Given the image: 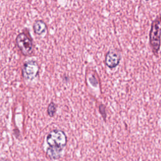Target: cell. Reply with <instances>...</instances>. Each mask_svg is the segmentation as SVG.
<instances>
[{
	"instance_id": "cell-6",
	"label": "cell",
	"mask_w": 161,
	"mask_h": 161,
	"mask_svg": "<svg viewBox=\"0 0 161 161\" xmlns=\"http://www.w3.org/2000/svg\"><path fill=\"white\" fill-rule=\"evenodd\" d=\"M33 30L35 35L38 36H43L47 32V24L43 20H36L33 25Z\"/></svg>"
},
{
	"instance_id": "cell-3",
	"label": "cell",
	"mask_w": 161,
	"mask_h": 161,
	"mask_svg": "<svg viewBox=\"0 0 161 161\" xmlns=\"http://www.w3.org/2000/svg\"><path fill=\"white\" fill-rule=\"evenodd\" d=\"M15 42L24 56H30L34 51V45L31 39L24 32L19 33L16 39Z\"/></svg>"
},
{
	"instance_id": "cell-8",
	"label": "cell",
	"mask_w": 161,
	"mask_h": 161,
	"mask_svg": "<svg viewBox=\"0 0 161 161\" xmlns=\"http://www.w3.org/2000/svg\"><path fill=\"white\" fill-rule=\"evenodd\" d=\"M99 111H100L101 114H102L103 118L105 119L106 116V112H105V106H104V105L103 104H100V106H99Z\"/></svg>"
},
{
	"instance_id": "cell-4",
	"label": "cell",
	"mask_w": 161,
	"mask_h": 161,
	"mask_svg": "<svg viewBox=\"0 0 161 161\" xmlns=\"http://www.w3.org/2000/svg\"><path fill=\"white\" fill-rule=\"evenodd\" d=\"M40 72V66L35 60H28L25 62L22 67L21 72L23 79L26 80L31 81L35 79Z\"/></svg>"
},
{
	"instance_id": "cell-10",
	"label": "cell",
	"mask_w": 161,
	"mask_h": 161,
	"mask_svg": "<svg viewBox=\"0 0 161 161\" xmlns=\"http://www.w3.org/2000/svg\"><path fill=\"white\" fill-rule=\"evenodd\" d=\"M123 1H126V0H123Z\"/></svg>"
},
{
	"instance_id": "cell-5",
	"label": "cell",
	"mask_w": 161,
	"mask_h": 161,
	"mask_svg": "<svg viewBox=\"0 0 161 161\" xmlns=\"http://www.w3.org/2000/svg\"><path fill=\"white\" fill-rule=\"evenodd\" d=\"M121 59V55L119 51L115 49L108 50L105 54L104 64L109 69H113L118 67Z\"/></svg>"
},
{
	"instance_id": "cell-2",
	"label": "cell",
	"mask_w": 161,
	"mask_h": 161,
	"mask_svg": "<svg viewBox=\"0 0 161 161\" xmlns=\"http://www.w3.org/2000/svg\"><path fill=\"white\" fill-rule=\"evenodd\" d=\"M149 45L153 55H157L161 45V15L157 16L152 23L149 32Z\"/></svg>"
},
{
	"instance_id": "cell-7",
	"label": "cell",
	"mask_w": 161,
	"mask_h": 161,
	"mask_svg": "<svg viewBox=\"0 0 161 161\" xmlns=\"http://www.w3.org/2000/svg\"><path fill=\"white\" fill-rule=\"evenodd\" d=\"M56 111V105L53 102H51L47 108V113L50 116H54Z\"/></svg>"
},
{
	"instance_id": "cell-9",
	"label": "cell",
	"mask_w": 161,
	"mask_h": 161,
	"mask_svg": "<svg viewBox=\"0 0 161 161\" xmlns=\"http://www.w3.org/2000/svg\"><path fill=\"white\" fill-rule=\"evenodd\" d=\"M145 1H150V0H145Z\"/></svg>"
},
{
	"instance_id": "cell-1",
	"label": "cell",
	"mask_w": 161,
	"mask_h": 161,
	"mask_svg": "<svg viewBox=\"0 0 161 161\" xmlns=\"http://www.w3.org/2000/svg\"><path fill=\"white\" fill-rule=\"evenodd\" d=\"M48 147L47 153L49 157L53 159H58L67 143V137L65 133L60 130H54L50 131L47 137Z\"/></svg>"
}]
</instances>
